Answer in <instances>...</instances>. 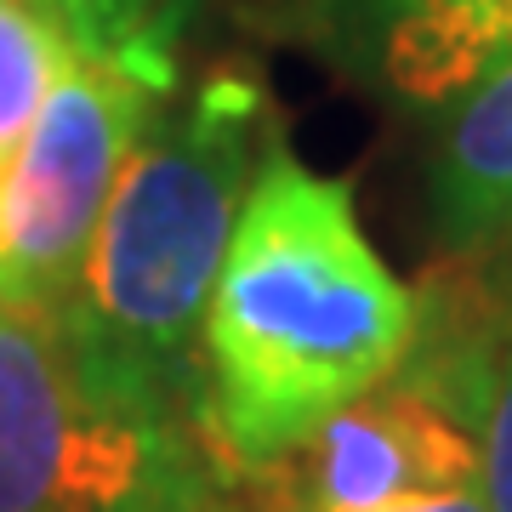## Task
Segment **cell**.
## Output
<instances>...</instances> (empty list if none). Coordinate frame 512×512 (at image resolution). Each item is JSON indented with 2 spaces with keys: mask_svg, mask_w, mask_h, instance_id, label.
<instances>
[{
  "mask_svg": "<svg viewBox=\"0 0 512 512\" xmlns=\"http://www.w3.org/2000/svg\"><path fill=\"white\" fill-rule=\"evenodd\" d=\"M63 69L69 52L52 35V23L29 0H0V154L29 131Z\"/></svg>",
  "mask_w": 512,
  "mask_h": 512,
  "instance_id": "9",
  "label": "cell"
},
{
  "mask_svg": "<svg viewBox=\"0 0 512 512\" xmlns=\"http://www.w3.org/2000/svg\"><path fill=\"white\" fill-rule=\"evenodd\" d=\"M382 80L410 103H456L512 63V0H370Z\"/></svg>",
  "mask_w": 512,
  "mask_h": 512,
  "instance_id": "7",
  "label": "cell"
},
{
  "mask_svg": "<svg viewBox=\"0 0 512 512\" xmlns=\"http://www.w3.org/2000/svg\"><path fill=\"white\" fill-rule=\"evenodd\" d=\"M63 40L69 63H97L171 97L200 0H29Z\"/></svg>",
  "mask_w": 512,
  "mask_h": 512,
  "instance_id": "8",
  "label": "cell"
},
{
  "mask_svg": "<svg viewBox=\"0 0 512 512\" xmlns=\"http://www.w3.org/2000/svg\"><path fill=\"white\" fill-rule=\"evenodd\" d=\"M274 148V114L251 74H211L177 114L148 120L69 291L52 302L92 365L205 416V308Z\"/></svg>",
  "mask_w": 512,
  "mask_h": 512,
  "instance_id": "2",
  "label": "cell"
},
{
  "mask_svg": "<svg viewBox=\"0 0 512 512\" xmlns=\"http://www.w3.org/2000/svg\"><path fill=\"white\" fill-rule=\"evenodd\" d=\"M478 501L484 512H512V325L484 370V393H478Z\"/></svg>",
  "mask_w": 512,
  "mask_h": 512,
  "instance_id": "10",
  "label": "cell"
},
{
  "mask_svg": "<svg viewBox=\"0 0 512 512\" xmlns=\"http://www.w3.org/2000/svg\"><path fill=\"white\" fill-rule=\"evenodd\" d=\"M495 256H501V302L512 308V245L507 251H495Z\"/></svg>",
  "mask_w": 512,
  "mask_h": 512,
  "instance_id": "12",
  "label": "cell"
},
{
  "mask_svg": "<svg viewBox=\"0 0 512 512\" xmlns=\"http://www.w3.org/2000/svg\"><path fill=\"white\" fill-rule=\"evenodd\" d=\"M165 97L97 63H69L0 154V302H57L97 234L120 171Z\"/></svg>",
  "mask_w": 512,
  "mask_h": 512,
  "instance_id": "4",
  "label": "cell"
},
{
  "mask_svg": "<svg viewBox=\"0 0 512 512\" xmlns=\"http://www.w3.org/2000/svg\"><path fill=\"white\" fill-rule=\"evenodd\" d=\"M399 512H484L478 495H450V501H421V507H399Z\"/></svg>",
  "mask_w": 512,
  "mask_h": 512,
  "instance_id": "11",
  "label": "cell"
},
{
  "mask_svg": "<svg viewBox=\"0 0 512 512\" xmlns=\"http://www.w3.org/2000/svg\"><path fill=\"white\" fill-rule=\"evenodd\" d=\"M421 308L359 228L348 183L285 154L256 171L205 308V439L234 478L291 456L416 348Z\"/></svg>",
  "mask_w": 512,
  "mask_h": 512,
  "instance_id": "1",
  "label": "cell"
},
{
  "mask_svg": "<svg viewBox=\"0 0 512 512\" xmlns=\"http://www.w3.org/2000/svg\"><path fill=\"white\" fill-rule=\"evenodd\" d=\"M194 410L109 376L52 302H0V512H245Z\"/></svg>",
  "mask_w": 512,
  "mask_h": 512,
  "instance_id": "3",
  "label": "cell"
},
{
  "mask_svg": "<svg viewBox=\"0 0 512 512\" xmlns=\"http://www.w3.org/2000/svg\"><path fill=\"white\" fill-rule=\"evenodd\" d=\"M427 211L456 256H495L512 245V63L444 103L427 160Z\"/></svg>",
  "mask_w": 512,
  "mask_h": 512,
  "instance_id": "6",
  "label": "cell"
},
{
  "mask_svg": "<svg viewBox=\"0 0 512 512\" xmlns=\"http://www.w3.org/2000/svg\"><path fill=\"white\" fill-rule=\"evenodd\" d=\"M245 484H256L262 512H399L473 495L478 439L433 387L399 365L319 421L291 456L245 473Z\"/></svg>",
  "mask_w": 512,
  "mask_h": 512,
  "instance_id": "5",
  "label": "cell"
}]
</instances>
